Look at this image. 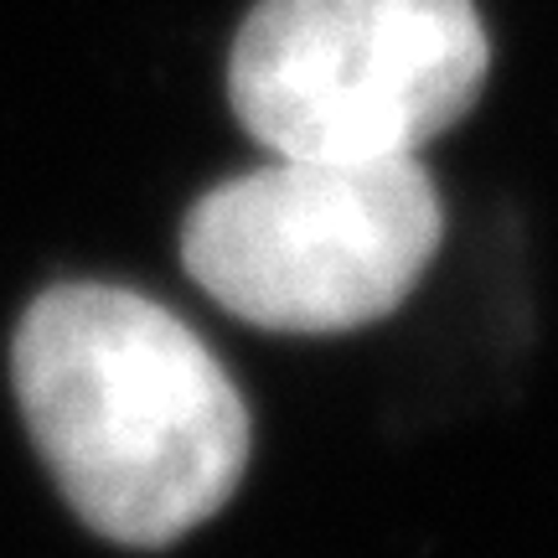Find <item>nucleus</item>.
Here are the masks:
<instances>
[{"instance_id":"obj_2","label":"nucleus","mask_w":558,"mask_h":558,"mask_svg":"<svg viewBox=\"0 0 558 558\" xmlns=\"http://www.w3.org/2000/svg\"><path fill=\"white\" fill-rule=\"evenodd\" d=\"M445 239L418 156L300 160L218 181L181 222V264L228 316L331 337L393 316Z\"/></svg>"},{"instance_id":"obj_1","label":"nucleus","mask_w":558,"mask_h":558,"mask_svg":"<svg viewBox=\"0 0 558 558\" xmlns=\"http://www.w3.org/2000/svg\"><path fill=\"white\" fill-rule=\"evenodd\" d=\"M11 388L68 507L99 538L166 548L248 471V403L213 347L124 284H52L11 337Z\"/></svg>"},{"instance_id":"obj_3","label":"nucleus","mask_w":558,"mask_h":558,"mask_svg":"<svg viewBox=\"0 0 558 558\" xmlns=\"http://www.w3.org/2000/svg\"><path fill=\"white\" fill-rule=\"evenodd\" d=\"M486 73L476 0H259L228 104L269 156L403 160L471 114Z\"/></svg>"}]
</instances>
